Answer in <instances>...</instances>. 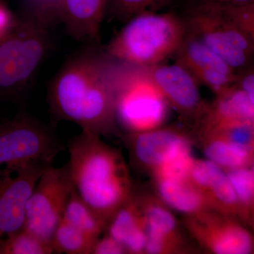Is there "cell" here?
Returning <instances> with one entry per match:
<instances>
[{
    "mask_svg": "<svg viewBox=\"0 0 254 254\" xmlns=\"http://www.w3.org/2000/svg\"><path fill=\"white\" fill-rule=\"evenodd\" d=\"M127 67L104 51L88 50L75 55L50 83L48 102L51 115L98 136L113 132Z\"/></svg>",
    "mask_w": 254,
    "mask_h": 254,
    "instance_id": "obj_1",
    "label": "cell"
},
{
    "mask_svg": "<svg viewBox=\"0 0 254 254\" xmlns=\"http://www.w3.org/2000/svg\"><path fill=\"white\" fill-rule=\"evenodd\" d=\"M73 189L85 203L109 222L130 195L131 185L121 153L82 131L67 144Z\"/></svg>",
    "mask_w": 254,
    "mask_h": 254,
    "instance_id": "obj_2",
    "label": "cell"
},
{
    "mask_svg": "<svg viewBox=\"0 0 254 254\" xmlns=\"http://www.w3.org/2000/svg\"><path fill=\"white\" fill-rule=\"evenodd\" d=\"M125 23L104 53L137 67L154 66L174 56L186 33L183 18L175 13L145 12Z\"/></svg>",
    "mask_w": 254,
    "mask_h": 254,
    "instance_id": "obj_3",
    "label": "cell"
},
{
    "mask_svg": "<svg viewBox=\"0 0 254 254\" xmlns=\"http://www.w3.org/2000/svg\"><path fill=\"white\" fill-rule=\"evenodd\" d=\"M53 18L38 11L14 21L0 36V91L17 94L34 76L51 48Z\"/></svg>",
    "mask_w": 254,
    "mask_h": 254,
    "instance_id": "obj_4",
    "label": "cell"
},
{
    "mask_svg": "<svg viewBox=\"0 0 254 254\" xmlns=\"http://www.w3.org/2000/svg\"><path fill=\"white\" fill-rule=\"evenodd\" d=\"M64 149L51 127L27 113L0 123V174L46 168Z\"/></svg>",
    "mask_w": 254,
    "mask_h": 254,
    "instance_id": "obj_5",
    "label": "cell"
},
{
    "mask_svg": "<svg viewBox=\"0 0 254 254\" xmlns=\"http://www.w3.org/2000/svg\"><path fill=\"white\" fill-rule=\"evenodd\" d=\"M73 189L67 163L47 167L32 190L26 206L23 228L51 246Z\"/></svg>",
    "mask_w": 254,
    "mask_h": 254,
    "instance_id": "obj_6",
    "label": "cell"
},
{
    "mask_svg": "<svg viewBox=\"0 0 254 254\" xmlns=\"http://www.w3.org/2000/svg\"><path fill=\"white\" fill-rule=\"evenodd\" d=\"M187 31L218 55L237 72L252 65L254 39L226 20L198 6L187 8Z\"/></svg>",
    "mask_w": 254,
    "mask_h": 254,
    "instance_id": "obj_7",
    "label": "cell"
},
{
    "mask_svg": "<svg viewBox=\"0 0 254 254\" xmlns=\"http://www.w3.org/2000/svg\"><path fill=\"white\" fill-rule=\"evenodd\" d=\"M167 116V100L139 67L128 65L119 93L116 120L131 131L154 129Z\"/></svg>",
    "mask_w": 254,
    "mask_h": 254,
    "instance_id": "obj_8",
    "label": "cell"
},
{
    "mask_svg": "<svg viewBox=\"0 0 254 254\" xmlns=\"http://www.w3.org/2000/svg\"><path fill=\"white\" fill-rule=\"evenodd\" d=\"M175 63L185 68L195 81L215 93L233 85L237 72L218 55L187 31L180 48L174 55Z\"/></svg>",
    "mask_w": 254,
    "mask_h": 254,
    "instance_id": "obj_9",
    "label": "cell"
},
{
    "mask_svg": "<svg viewBox=\"0 0 254 254\" xmlns=\"http://www.w3.org/2000/svg\"><path fill=\"white\" fill-rule=\"evenodd\" d=\"M46 168L33 167L18 173L0 174V239L24 227L26 203Z\"/></svg>",
    "mask_w": 254,
    "mask_h": 254,
    "instance_id": "obj_10",
    "label": "cell"
},
{
    "mask_svg": "<svg viewBox=\"0 0 254 254\" xmlns=\"http://www.w3.org/2000/svg\"><path fill=\"white\" fill-rule=\"evenodd\" d=\"M139 68L165 100L179 111L187 115L199 113L202 105L198 83L185 68L177 63Z\"/></svg>",
    "mask_w": 254,
    "mask_h": 254,
    "instance_id": "obj_11",
    "label": "cell"
},
{
    "mask_svg": "<svg viewBox=\"0 0 254 254\" xmlns=\"http://www.w3.org/2000/svg\"><path fill=\"white\" fill-rule=\"evenodd\" d=\"M107 0H56L53 15L70 36L91 44L99 41Z\"/></svg>",
    "mask_w": 254,
    "mask_h": 254,
    "instance_id": "obj_12",
    "label": "cell"
},
{
    "mask_svg": "<svg viewBox=\"0 0 254 254\" xmlns=\"http://www.w3.org/2000/svg\"><path fill=\"white\" fill-rule=\"evenodd\" d=\"M138 133L131 138L132 149L137 160L150 166L158 168L190 149L187 140L172 130L151 129Z\"/></svg>",
    "mask_w": 254,
    "mask_h": 254,
    "instance_id": "obj_13",
    "label": "cell"
},
{
    "mask_svg": "<svg viewBox=\"0 0 254 254\" xmlns=\"http://www.w3.org/2000/svg\"><path fill=\"white\" fill-rule=\"evenodd\" d=\"M106 229L108 235L120 242L127 252L139 253L144 250L146 235L136 206L128 197L112 215Z\"/></svg>",
    "mask_w": 254,
    "mask_h": 254,
    "instance_id": "obj_14",
    "label": "cell"
},
{
    "mask_svg": "<svg viewBox=\"0 0 254 254\" xmlns=\"http://www.w3.org/2000/svg\"><path fill=\"white\" fill-rule=\"evenodd\" d=\"M210 123L226 122H247L254 123V102L240 88L231 86L217 92Z\"/></svg>",
    "mask_w": 254,
    "mask_h": 254,
    "instance_id": "obj_15",
    "label": "cell"
},
{
    "mask_svg": "<svg viewBox=\"0 0 254 254\" xmlns=\"http://www.w3.org/2000/svg\"><path fill=\"white\" fill-rule=\"evenodd\" d=\"M62 220L95 240L99 238L108 224V220L85 203L74 190L65 207Z\"/></svg>",
    "mask_w": 254,
    "mask_h": 254,
    "instance_id": "obj_16",
    "label": "cell"
},
{
    "mask_svg": "<svg viewBox=\"0 0 254 254\" xmlns=\"http://www.w3.org/2000/svg\"><path fill=\"white\" fill-rule=\"evenodd\" d=\"M158 190L162 198L169 205L183 213H195L203 204L198 191L184 181L160 178Z\"/></svg>",
    "mask_w": 254,
    "mask_h": 254,
    "instance_id": "obj_17",
    "label": "cell"
},
{
    "mask_svg": "<svg viewBox=\"0 0 254 254\" xmlns=\"http://www.w3.org/2000/svg\"><path fill=\"white\" fill-rule=\"evenodd\" d=\"M96 240L62 220L52 238L51 247L56 254H92Z\"/></svg>",
    "mask_w": 254,
    "mask_h": 254,
    "instance_id": "obj_18",
    "label": "cell"
},
{
    "mask_svg": "<svg viewBox=\"0 0 254 254\" xmlns=\"http://www.w3.org/2000/svg\"><path fill=\"white\" fill-rule=\"evenodd\" d=\"M171 0H107L105 18L127 22L145 12H156Z\"/></svg>",
    "mask_w": 254,
    "mask_h": 254,
    "instance_id": "obj_19",
    "label": "cell"
},
{
    "mask_svg": "<svg viewBox=\"0 0 254 254\" xmlns=\"http://www.w3.org/2000/svg\"><path fill=\"white\" fill-rule=\"evenodd\" d=\"M218 15L254 39V3L190 4Z\"/></svg>",
    "mask_w": 254,
    "mask_h": 254,
    "instance_id": "obj_20",
    "label": "cell"
},
{
    "mask_svg": "<svg viewBox=\"0 0 254 254\" xmlns=\"http://www.w3.org/2000/svg\"><path fill=\"white\" fill-rule=\"evenodd\" d=\"M212 250L220 254H247L252 251V237L243 229L223 227L210 238Z\"/></svg>",
    "mask_w": 254,
    "mask_h": 254,
    "instance_id": "obj_21",
    "label": "cell"
},
{
    "mask_svg": "<svg viewBox=\"0 0 254 254\" xmlns=\"http://www.w3.org/2000/svg\"><path fill=\"white\" fill-rule=\"evenodd\" d=\"M249 148L234 144L227 140L215 141L207 145L205 156L219 166L238 168L245 165L250 155Z\"/></svg>",
    "mask_w": 254,
    "mask_h": 254,
    "instance_id": "obj_22",
    "label": "cell"
},
{
    "mask_svg": "<svg viewBox=\"0 0 254 254\" xmlns=\"http://www.w3.org/2000/svg\"><path fill=\"white\" fill-rule=\"evenodd\" d=\"M51 246L23 228L3 240L0 254H51Z\"/></svg>",
    "mask_w": 254,
    "mask_h": 254,
    "instance_id": "obj_23",
    "label": "cell"
},
{
    "mask_svg": "<svg viewBox=\"0 0 254 254\" xmlns=\"http://www.w3.org/2000/svg\"><path fill=\"white\" fill-rule=\"evenodd\" d=\"M231 183L237 199L245 204L253 200L254 177L253 170L245 168H234L227 175Z\"/></svg>",
    "mask_w": 254,
    "mask_h": 254,
    "instance_id": "obj_24",
    "label": "cell"
},
{
    "mask_svg": "<svg viewBox=\"0 0 254 254\" xmlns=\"http://www.w3.org/2000/svg\"><path fill=\"white\" fill-rule=\"evenodd\" d=\"M147 227L168 237L176 227V221L171 213L162 207L150 206L145 212Z\"/></svg>",
    "mask_w": 254,
    "mask_h": 254,
    "instance_id": "obj_25",
    "label": "cell"
},
{
    "mask_svg": "<svg viewBox=\"0 0 254 254\" xmlns=\"http://www.w3.org/2000/svg\"><path fill=\"white\" fill-rule=\"evenodd\" d=\"M222 172L219 165L210 160L194 162L190 177L198 186L209 188Z\"/></svg>",
    "mask_w": 254,
    "mask_h": 254,
    "instance_id": "obj_26",
    "label": "cell"
},
{
    "mask_svg": "<svg viewBox=\"0 0 254 254\" xmlns=\"http://www.w3.org/2000/svg\"><path fill=\"white\" fill-rule=\"evenodd\" d=\"M209 188L220 201L227 205H233L237 203V197L227 175L222 172L211 184Z\"/></svg>",
    "mask_w": 254,
    "mask_h": 254,
    "instance_id": "obj_27",
    "label": "cell"
},
{
    "mask_svg": "<svg viewBox=\"0 0 254 254\" xmlns=\"http://www.w3.org/2000/svg\"><path fill=\"white\" fill-rule=\"evenodd\" d=\"M126 252L125 247L109 235L98 238L92 251V254H121Z\"/></svg>",
    "mask_w": 254,
    "mask_h": 254,
    "instance_id": "obj_28",
    "label": "cell"
},
{
    "mask_svg": "<svg viewBox=\"0 0 254 254\" xmlns=\"http://www.w3.org/2000/svg\"><path fill=\"white\" fill-rule=\"evenodd\" d=\"M190 4H245L254 3V0H190Z\"/></svg>",
    "mask_w": 254,
    "mask_h": 254,
    "instance_id": "obj_29",
    "label": "cell"
},
{
    "mask_svg": "<svg viewBox=\"0 0 254 254\" xmlns=\"http://www.w3.org/2000/svg\"><path fill=\"white\" fill-rule=\"evenodd\" d=\"M3 240L4 239H0V254H1V248H2Z\"/></svg>",
    "mask_w": 254,
    "mask_h": 254,
    "instance_id": "obj_30",
    "label": "cell"
},
{
    "mask_svg": "<svg viewBox=\"0 0 254 254\" xmlns=\"http://www.w3.org/2000/svg\"><path fill=\"white\" fill-rule=\"evenodd\" d=\"M55 1H56V0H54V6H55Z\"/></svg>",
    "mask_w": 254,
    "mask_h": 254,
    "instance_id": "obj_31",
    "label": "cell"
}]
</instances>
